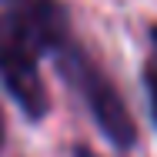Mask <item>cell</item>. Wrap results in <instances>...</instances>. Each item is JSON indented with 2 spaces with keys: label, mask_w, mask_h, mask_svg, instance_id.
I'll use <instances>...</instances> for the list:
<instances>
[{
  "label": "cell",
  "mask_w": 157,
  "mask_h": 157,
  "mask_svg": "<svg viewBox=\"0 0 157 157\" xmlns=\"http://www.w3.org/2000/svg\"><path fill=\"white\" fill-rule=\"evenodd\" d=\"M54 60H57V74L87 104L100 134L117 147H134L137 144V124L130 117V107L124 104V97L117 94L114 80L104 74V67L84 47H77L70 37L54 50Z\"/></svg>",
  "instance_id": "cell-1"
},
{
  "label": "cell",
  "mask_w": 157,
  "mask_h": 157,
  "mask_svg": "<svg viewBox=\"0 0 157 157\" xmlns=\"http://www.w3.org/2000/svg\"><path fill=\"white\" fill-rule=\"evenodd\" d=\"M151 37H154V60L147 63V70H144V84H147V97H151V110L157 117V27L151 30Z\"/></svg>",
  "instance_id": "cell-2"
},
{
  "label": "cell",
  "mask_w": 157,
  "mask_h": 157,
  "mask_svg": "<svg viewBox=\"0 0 157 157\" xmlns=\"http://www.w3.org/2000/svg\"><path fill=\"white\" fill-rule=\"evenodd\" d=\"M0 3H10V7L17 10V7H33V3H44V0H0Z\"/></svg>",
  "instance_id": "cell-3"
},
{
  "label": "cell",
  "mask_w": 157,
  "mask_h": 157,
  "mask_svg": "<svg viewBox=\"0 0 157 157\" xmlns=\"http://www.w3.org/2000/svg\"><path fill=\"white\" fill-rule=\"evenodd\" d=\"M74 157H100V154H97V151H90V147H77V151H74Z\"/></svg>",
  "instance_id": "cell-4"
},
{
  "label": "cell",
  "mask_w": 157,
  "mask_h": 157,
  "mask_svg": "<svg viewBox=\"0 0 157 157\" xmlns=\"http://www.w3.org/2000/svg\"><path fill=\"white\" fill-rule=\"evenodd\" d=\"M0 147H3V110H0Z\"/></svg>",
  "instance_id": "cell-5"
}]
</instances>
